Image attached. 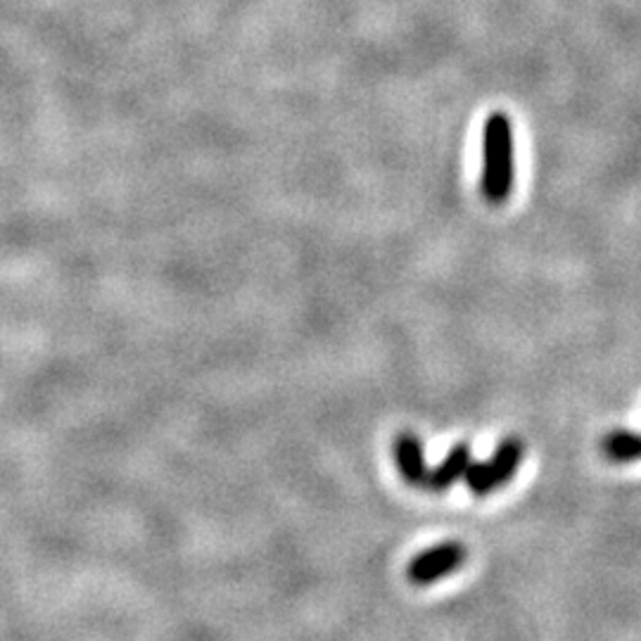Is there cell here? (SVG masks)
<instances>
[{
  "mask_svg": "<svg viewBox=\"0 0 641 641\" xmlns=\"http://www.w3.org/2000/svg\"><path fill=\"white\" fill-rule=\"evenodd\" d=\"M394 458L397 468H400L406 482H412L416 487L428 485L430 468L426 461V452H423V442L414 432H402L400 438L394 440Z\"/></svg>",
  "mask_w": 641,
  "mask_h": 641,
  "instance_id": "cell-4",
  "label": "cell"
},
{
  "mask_svg": "<svg viewBox=\"0 0 641 641\" xmlns=\"http://www.w3.org/2000/svg\"><path fill=\"white\" fill-rule=\"evenodd\" d=\"M470 444L468 442H458L452 452L447 454V458L442 461V464L430 470L428 476V490H447V487H452L456 480H461L466 476V468L470 464Z\"/></svg>",
  "mask_w": 641,
  "mask_h": 641,
  "instance_id": "cell-5",
  "label": "cell"
},
{
  "mask_svg": "<svg viewBox=\"0 0 641 641\" xmlns=\"http://www.w3.org/2000/svg\"><path fill=\"white\" fill-rule=\"evenodd\" d=\"M604 454L615 464H632L641 458V435L632 430H613L604 440Z\"/></svg>",
  "mask_w": 641,
  "mask_h": 641,
  "instance_id": "cell-6",
  "label": "cell"
},
{
  "mask_svg": "<svg viewBox=\"0 0 641 641\" xmlns=\"http://www.w3.org/2000/svg\"><path fill=\"white\" fill-rule=\"evenodd\" d=\"M525 456V444L518 438H506L499 442L490 461H470L466 468V485L473 494L485 497L499 487H504L520 466Z\"/></svg>",
  "mask_w": 641,
  "mask_h": 641,
  "instance_id": "cell-2",
  "label": "cell"
},
{
  "mask_svg": "<svg viewBox=\"0 0 641 641\" xmlns=\"http://www.w3.org/2000/svg\"><path fill=\"white\" fill-rule=\"evenodd\" d=\"M516 181L513 166V126L508 114L492 112L482 131V196L492 204H504Z\"/></svg>",
  "mask_w": 641,
  "mask_h": 641,
  "instance_id": "cell-1",
  "label": "cell"
},
{
  "mask_svg": "<svg viewBox=\"0 0 641 641\" xmlns=\"http://www.w3.org/2000/svg\"><path fill=\"white\" fill-rule=\"evenodd\" d=\"M464 561H466V546L461 542L449 540L416 554L412 563H409L406 575L414 585H432L442 580V577H447L449 573H454L456 568L464 566Z\"/></svg>",
  "mask_w": 641,
  "mask_h": 641,
  "instance_id": "cell-3",
  "label": "cell"
}]
</instances>
